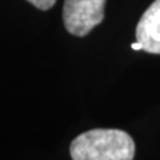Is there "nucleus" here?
<instances>
[{"mask_svg":"<svg viewBox=\"0 0 160 160\" xmlns=\"http://www.w3.org/2000/svg\"><path fill=\"white\" fill-rule=\"evenodd\" d=\"M135 142L120 129H92L80 133L69 147L72 160H133Z\"/></svg>","mask_w":160,"mask_h":160,"instance_id":"obj_1","label":"nucleus"},{"mask_svg":"<svg viewBox=\"0 0 160 160\" xmlns=\"http://www.w3.org/2000/svg\"><path fill=\"white\" fill-rule=\"evenodd\" d=\"M106 0H66L63 22L67 31L75 36H86L103 22Z\"/></svg>","mask_w":160,"mask_h":160,"instance_id":"obj_2","label":"nucleus"},{"mask_svg":"<svg viewBox=\"0 0 160 160\" xmlns=\"http://www.w3.org/2000/svg\"><path fill=\"white\" fill-rule=\"evenodd\" d=\"M136 42L148 53L160 55V0L149 6L142 15L136 27Z\"/></svg>","mask_w":160,"mask_h":160,"instance_id":"obj_3","label":"nucleus"},{"mask_svg":"<svg viewBox=\"0 0 160 160\" xmlns=\"http://www.w3.org/2000/svg\"><path fill=\"white\" fill-rule=\"evenodd\" d=\"M31 4H33L36 8L42 9V11H47V9L52 8L56 0H28Z\"/></svg>","mask_w":160,"mask_h":160,"instance_id":"obj_4","label":"nucleus"},{"mask_svg":"<svg viewBox=\"0 0 160 160\" xmlns=\"http://www.w3.org/2000/svg\"><path fill=\"white\" fill-rule=\"evenodd\" d=\"M132 49H135V51H139V49H143V47H142V44H140L139 42H136V43H132Z\"/></svg>","mask_w":160,"mask_h":160,"instance_id":"obj_5","label":"nucleus"}]
</instances>
